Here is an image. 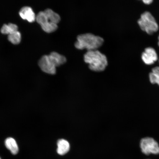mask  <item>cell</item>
<instances>
[{"label":"cell","instance_id":"cell-1","mask_svg":"<svg viewBox=\"0 0 159 159\" xmlns=\"http://www.w3.org/2000/svg\"><path fill=\"white\" fill-rule=\"evenodd\" d=\"M60 16L53 10L47 9L40 11L36 16L35 20L41 25L43 31L48 33L57 30L58 24L61 20Z\"/></svg>","mask_w":159,"mask_h":159},{"label":"cell","instance_id":"cell-2","mask_svg":"<svg viewBox=\"0 0 159 159\" xmlns=\"http://www.w3.org/2000/svg\"><path fill=\"white\" fill-rule=\"evenodd\" d=\"M66 61L64 56L52 52L49 55L43 56L39 60V65L43 72L54 75L56 73V67L64 64Z\"/></svg>","mask_w":159,"mask_h":159},{"label":"cell","instance_id":"cell-3","mask_svg":"<svg viewBox=\"0 0 159 159\" xmlns=\"http://www.w3.org/2000/svg\"><path fill=\"white\" fill-rule=\"evenodd\" d=\"M84 60L94 71H104L108 64L106 56L97 50L87 51L84 55Z\"/></svg>","mask_w":159,"mask_h":159},{"label":"cell","instance_id":"cell-4","mask_svg":"<svg viewBox=\"0 0 159 159\" xmlns=\"http://www.w3.org/2000/svg\"><path fill=\"white\" fill-rule=\"evenodd\" d=\"M104 40L99 36L88 33L79 35L75 45L77 49L86 48L89 51L95 50L102 45Z\"/></svg>","mask_w":159,"mask_h":159},{"label":"cell","instance_id":"cell-5","mask_svg":"<svg viewBox=\"0 0 159 159\" xmlns=\"http://www.w3.org/2000/svg\"><path fill=\"white\" fill-rule=\"evenodd\" d=\"M138 23L141 29L149 35L152 34L157 31L159 29L158 24L154 17L148 11H145L141 15Z\"/></svg>","mask_w":159,"mask_h":159},{"label":"cell","instance_id":"cell-6","mask_svg":"<svg viewBox=\"0 0 159 159\" xmlns=\"http://www.w3.org/2000/svg\"><path fill=\"white\" fill-rule=\"evenodd\" d=\"M140 148L143 153L146 155L159 154L158 143L152 138L147 137L142 139L140 142Z\"/></svg>","mask_w":159,"mask_h":159},{"label":"cell","instance_id":"cell-7","mask_svg":"<svg viewBox=\"0 0 159 159\" xmlns=\"http://www.w3.org/2000/svg\"><path fill=\"white\" fill-rule=\"evenodd\" d=\"M142 58L145 64L151 65L154 64L158 60V55L156 50L152 48H147L142 53Z\"/></svg>","mask_w":159,"mask_h":159},{"label":"cell","instance_id":"cell-8","mask_svg":"<svg viewBox=\"0 0 159 159\" xmlns=\"http://www.w3.org/2000/svg\"><path fill=\"white\" fill-rule=\"evenodd\" d=\"M19 13L22 19L27 20L30 23L33 22L35 20L36 16L30 7H25L22 8Z\"/></svg>","mask_w":159,"mask_h":159},{"label":"cell","instance_id":"cell-9","mask_svg":"<svg viewBox=\"0 0 159 159\" xmlns=\"http://www.w3.org/2000/svg\"><path fill=\"white\" fill-rule=\"evenodd\" d=\"M57 152L61 156H63L69 152L70 148L69 143L64 139H61L57 143Z\"/></svg>","mask_w":159,"mask_h":159},{"label":"cell","instance_id":"cell-10","mask_svg":"<svg viewBox=\"0 0 159 159\" xmlns=\"http://www.w3.org/2000/svg\"><path fill=\"white\" fill-rule=\"evenodd\" d=\"M5 145L11 154L16 155L19 152V147L15 139L12 138H9L6 139Z\"/></svg>","mask_w":159,"mask_h":159},{"label":"cell","instance_id":"cell-11","mask_svg":"<svg viewBox=\"0 0 159 159\" xmlns=\"http://www.w3.org/2000/svg\"><path fill=\"white\" fill-rule=\"evenodd\" d=\"M17 31H18L17 26L12 23H9L8 25H4L1 30L2 34L8 35Z\"/></svg>","mask_w":159,"mask_h":159},{"label":"cell","instance_id":"cell-12","mask_svg":"<svg viewBox=\"0 0 159 159\" xmlns=\"http://www.w3.org/2000/svg\"><path fill=\"white\" fill-rule=\"evenodd\" d=\"M149 79L150 82L152 84H157L159 86V67H156L153 68L152 72L149 74Z\"/></svg>","mask_w":159,"mask_h":159},{"label":"cell","instance_id":"cell-13","mask_svg":"<svg viewBox=\"0 0 159 159\" xmlns=\"http://www.w3.org/2000/svg\"><path fill=\"white\" fill-rule=\"evenodd\" d=\"M8 39L13 44H18L20 43L21 35L18 31L14 32L8 36Z\"/></svg>","mask_w":159,"mask_h":159},{"label":"cell","instance_id":"cell-14","mask_svg":"<svg viewBox=\"0 0 159 159\" xmlns=\"http://www.w3.org/2000/svg\"><path fill=\"white\" fill-rule=\"evenodd\" d=\"M143 1L144 3L146 4V5H150L153 2L152 0H143Z\"/></svg>","mask_w":159,"mask_h":159},{"label":"cell","instance_id":"cell-15","mask_svg":"<svg viewBox=\"0 0 159 159\" xmlns=\"http://www.w3.org/2000/svg\"><path fill=\"white\" fill-rule=\"evenodd\" d=\"M158 40H159V41H158V46H159V37H158Z\"/></svg>","mask_w":159,"mask_h":159},{"label":"cell","instance_id":"cell-16","mask_svg":"<svg viewBox=\"0 0 159 159\" xmlns=\"http://www.w3.org/2000/svg\"><path fill=\"white\" fill-rule=\"evenodd\" d=\"M0 159H1V157H0Z\"/></svg>","mask_w":159,"mask_h":159}]
</instances>
